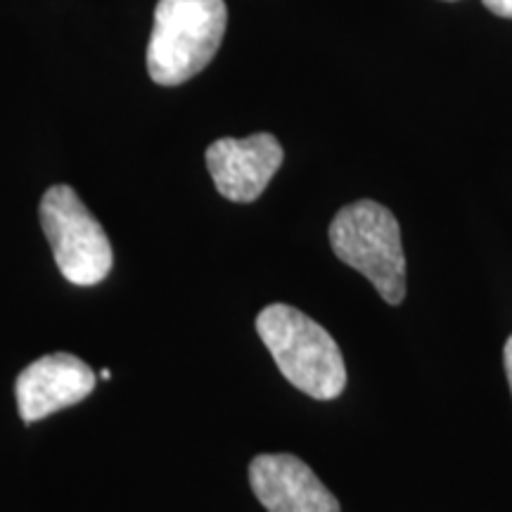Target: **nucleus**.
I'll list each match as a JSON object with an SVG mask.
<instances>
[{"label":"nucleus","instance_id":"obj_9","mask_svg":"<svg viewBox=\"0 0 512 512\" xmlns=\"http://www.w3.org/2000/svg\"><path fill=\"white\" fill-rule=\"evenodd\" d=\"M503 366H505V375H508V384H510V394H512V335L508 337L503 349Z\"/></svg>","mask_w":512,"mask_h":512},{"label":"nucleus","instance_id":"obj_1","mask_svg":"<svg viewBox=\"0 0 512 512\" xmlns=\"http://www.w3.org/2000/svg\"><path fill=\"white\" fill-rule=\"evenodd\" d=\"M256 332L292 387L316 401H332L347 389V366L335 337L304 311L271 304L256 316Z\"/></svg>","mask_w":512,"mask_h":512},{"label":"nucleus","instance_id":"obj_3","mask_svg":"<svg viewBox=\"0 0 512 512\" xmlns=\"http://www.w3.org/2000/svg\"><path fill=\"white\" fill-rule=\"evenodd\" d=\"M330 247L339 261L373 283L389 306L406 299V254L401 228L384 204L358 200L335 214L328 230Z\"/></svg>","mask_w":512,"mask_h":512},{"label":"nucleus","instance_id":"obj_4","mask_svg":"<svg viewBox=\"0 0 512 512\" xmlns=\"http://www.w3.org/2000/svg\"><path fill=\"white\" fill-rule=\"evenodd\" d=\"M41 226L55 264L69 283L93 287L112 271L114 254L105 228L69 185H53L41 200Z\"/></svg>","mask_w":512,"mask_h":512},{"label":"nucleus","instance_id":"obj_6","mask_svg":"<svg viewBox=\"0 0 512 512\" xmlns=\"http://www.w3.org/2000/svg\"><path fill=\"white\" fill-rule=\"evenodd\" d=\"M98 377L74 354H48L29 363L15 382L19 415L38 422L62 408L76 406L93 392Z\"/></svg>","mask_w":512,"mask_h":512},{"label":"nucleus","instance_id":"obj_2","mask_svg":"<svg viewBox=\"0 0 512 512\" xmlns=\"http://www.w3.org/2000/svg\"><path fill=\"white\" fill-rule=\"evenodd\" d=\"M228 27L226 0H159L147 43V74L181 86L209 67Z\"/></svg>","mask_w":512,"mask_h":512},{"label":"nucleus","instance_id":"obj_5","mask_svg":"<svg viewBox=\"0 0 512 512\" xmlns=\"http://www.w3.org/2000/svg\"><path fill=\"white\" fill-rule=\"evenodd\" d=\"M204 159L219 195L230 202L249 204L264 195L283 166L285 152L271 133H254L249 138L214 140Z\"/></svg>","mask_w":512,"mask_h":512},{"label":"nucleus","instance_id":"obj_10","mask_svg":"<svg viewBox=\"0 0 512 512\" xmlns=\"http://www.w3.org/2000/svg\"><path fill=\"white\" fill-rule=\"evenodd\" d=\"M100 377H102V380H110V377H112V373H110V370H102V373H100Z\"/></svg>","mask_w":512,"mask_h":512},{"label":"nucleus","instance_id":"obj_8","mask_svg":"<svg viewBox=\"0 0 512 512\" xmlns=\"http://www.w3.org/2000/svg\"><path fill=\"white\" fill-rule=\"evenodd\" d=\"M484 5L494 12V15L512 19V0H484Z\"/></svg>","mask_w":512,"mask_h":512},{"label":"nucleus","instance_id":"obj_7","mask_svg":"<svg viewBox=\"0 0 512 512\" xmlns=\"http://www.w3.org/2000/svg\"><path fill=\"white\" fill-rule=\"evenodd\" d=\"M249 486L268 512H342L316 472L292 453H264L249 463Z\"/></svg>","mask_w":512,"mask_h":512}]
</instances>
